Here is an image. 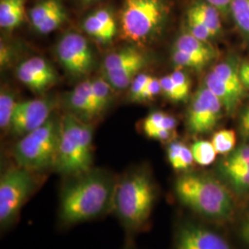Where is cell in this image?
Here are the masks:
<instances>
[{
    "instance_id": "6da1fadb",
    "label": "cell",
    "mask_w": 249,
    "mask_h": 249,
    "mask_svg": "<svg viewBox=\"0 0 249 249\" xmlns=\"http://www.w3.org/2000/svg\"><path fill=\"white\" fill-rule=\"evenodd\" d=\"M117 178L107 171L92 168L65 178L59 189L57 227L66 230L113 213Z\"/></svg>"
},
{
    "instance_id": "7a4b0ae2",
    "label": "cell",
    "mask_w": 249,
    "mask_h": 249,
    "mask_svg": "<svg viewBox=\"0 0 249 249\" xmlns=\"http://www.w3.org/2000/svg\"><path fill=\"white\" fill-rule=\"evenodd\" d=\"M160 197V189L151 170L140 166L117 178L113 213L122 227L125 243L150 230L151 218Z\"/></svg>"
},
{
    "instance_id": "3957f363",
    "label": "cell",
    "mask_w": 249,
    "mask_h": 249,
    "mask_svg": "<svg viewBox=\"0 0 249 249\" xmlns=\"http://www.w3.org/2000/svg\"><path fill=\"white\" fill-rule=\"evenodd\" d=\"M173 193L189 214L213 225L229 223L236 212L231 191L220 178L208 174H182L174 183Z\"/></svg>"
},
{
    "instance_id": "277c9868",
    "label": "cell",
    "mask_w": 249,
    "mask_h": 249,
    "mask_svg": "<svg viewBox=\"0 0 249 249\" xmlns=\"http://www.w3.org/2000/svg\"><path fill=\"white\" fill-rule=\"evenodd\" d=\"M93 163V127L68 114L61 119L60 141L53 170L64 178L84 174Z\"/></svg>"
},
{
    "instance_id": "5b68a950",
    "label": "cell",
    "mask_w": 249,
    "mask_h": 249,
    "mask_svg": "<svg viewBox=\"0 0 249 249\" xmlns=\"http://www.w3.org/2000/svg\"><path fill=\"white\" fill-rule=\"evenodd\" d=\"M169 11L166 0H124L119 15L121 38L135 45L151 43L160 35Z\"/></svg>"
},
{
    "instance_id": "8992f818",
    "label": "cell",
    "mask_w": 249,
    "mask_h": 249,
    "mask_svg": "<svg viewBox=\"0 0 249 249\" xmlns=\"http://www.w3.org/2000/svg\"><path fill=\"white\" fill-rule=\"evenodd\" d=\"M61 121L50 117L45 124L18 140L13 147L15 164L36 173L53 169L57 158Z\"/></svg>"
},
{
    "instance_id": "52a82bcc",
    "label": "cell",
    "mask_w": 249,
    "mask_h": 249,
    "mask_svg": "<svg viewBox=\"0 0 249 249\" xmlns=\"http://www.w3.org/2000/svg\"><path fill=\"white\" fill-rule=\"evenodd\" d=\"M40 174L17 164L5 170L0 178V230L4 233L19 220L23 207L43 183Z\"/></svg>"
},
{
    "instance_id": "ba28073f",
    "label": "cell",
    "mask_w": 249,
    "mask_h": 249,
    "mask_svg": "<svg viewBox=\"0 0 249 249\" xmlns=\"http://www.w3.org/2000/svg\"><path fill=\"white\" fill-rule=\"evenodd\" d=\"M213 226L191 214L179 216L174 225L170 249H234Z\"/></svg>"
},
{
    "instance_id": "9c48e42d",
    "label": "cell",
    "mask_w": 249,
    "mask_h": 249,
    "mask_svg": "<svg viewBox=\"0 0 249 249\" xmlns=\"http://www.w3.org/2000/svg\"><path fill=\"white\" fill-rule=\"evenodd\" d=\"M223 106L206 86L196 91L187 114V130L194 135L211 132L219 122Z\"/></svg>"
},
{
    "instance_id": "30bf717a",
    "label": "cell",
    "mask_w": 249,
    "mask_h": 249,
    "mask_svg": "<svg viewBox=\"0 0 249 249\" xmlns=\"http://www.w3.org/2000/svg\"><path fill=\"white\" fill-rule=\"evenodd\" d=\"M56 53L64 69L73 76L89 74L93 67V53L89 43L82 36L69 33L60 39Z\"/></svg>"
},
{
    "instance_id": "8fae6325",
    "label": "cell",
    "mask_w": 249,
    "mask_h": 249,
    "mask_svg": "<svg viewBox=\"0 0 249 249\" xmlns=\"http://www.w3.org/2000/svg\"><path fill=\"white\" fill-rule=\"evenodd\" d=\"M220 179L236 200L249 196V145H242L226 155L220 165Z\"/></svg>"
},
{
    "instance_id": "7c38bea8",
    "label": "cell",
    "mask_w": 249,
    "mask_h": 249,
    "mask_svg": "<svg viewBox=\"0 0 249 249\" xmlns=\"http://www.w3.org/2000/svg\"><path fill=\"white\" fill-rule=\"evenodd\" d=\"M53 102L48 99H36L18 102L9 130L22 137L45 124L53 111Z\"/></svg>"
},
{
    "instance_id": "4fadbf2b",
    "label": "cell",
    "mask_w": 249,
    "mask_h": 249,
    "mask_svg": "<svg viewBox=\"0 0 249 249\" xmlns=\"http://www.w3.org/2000/svg\"><path fill=\"white\" fill-rule=\"evenodd\" d=\"M17 78L36 93H42L57 80V74L45 59L35 56L21 63L16 70Z\"/></svg>"
},
{
    "instance_id": "5bb4252c",
    "label": "cell",
    "mask_w": 249,
    "mask_h": 249,
    "mask_svg": "<svg viewBox=\"0 0 249 249\" xmlns=\"http://www.w3.org/2000/svg\"><path fill=\"white\" fill-rule=\"evenodd\" d=\"M69 101L72 109L79 114L84 115L87 119L98 116L91 80L80 82L72 90Z\"/></svg>"
},
{
    "instance_id": "9a60e30c",
    "label": "cell",
    "mask_w": 249,
    "mask_h": 249,
    "mask_svg": "<svg viewBox=\"0 0 249 249\" xmlns=\"http://www.w3.org/2000/svg\"><path fill=\"white\" fill-rule=\"evenodd\" d=\"M205 84V86L213 91L214 95L222 102L223 108H225L228 112L234 111L245 95L244 92L232 88L213 71L207 75Z\"/></svg>"
},
{
    "instance_id": "2e32d148",
    "label": "cell",
    "mask_w": 249,
    "mask_h": 249,
    "mask_svg": "<svg viewBox=\"0 0 249 249\" xmlns=\"http://www.w3.org/2000/svg\"><path fill=\"white\" fill-rule=\"evenodd\" d=\"M25 18V0H0V26L13 31Z\"/></svg>"
},
{
    "instance_id": "e0dca14e",
    "label": "cell",
    "mask_w": 249,
    "mask_h": 249,
    "mask_svg": "<svg viewBox=\"0 0 249 249\" xmlns=\"http://www.w3.org/2000/svg\"><path fill=\"white\" fill-rule=\"evenodd\" d=\"M174 47L190 53L191 55L209 63L216 55L213 47L206 41L196 38L190 34H184L179 36Z\"/></svg>"
},
{
    "instance_id": "ac0fdd59",
    "label": "cell",
    "mask_w": 249,
    "mask_h": 249,
    "mask_svg": "<svg viewBox=\"0 0 249 249\" xmlns=\"http://www.w3.org/2000/svg\"><path fill=\"white\" fill-rule=\"evenodd\" d=\"M147 58H144L121 69L105 71L106 80L114 89H125L131 85L134 79L140 74L141 71L147 65Z\"/></svg>"
},
{
    "instance_id": "d6986e66",
    "label": "cell",
    "mask_w": 249,
    "mask_h": 249,
    "mask_svg": "<svg viewBox=\"0 0 249 249\" xmlns=\"http://www.w3.org/2000/svg\"><path fill=\"white\" fill-rule=\"evenodd\" d=\"M166 153L170 165L178 172H188L195 162L191 149L180 142H170Z\"/></svg>"
},
{
    "instance_id": "ffe728a7",
    "label": "cell",
    "mask_w": 249,
    "mask_h": 249,
    "mask_svg": "<svg viewBox=\"0 0 249 249\" xmlns=\"http://www.w3.org/2000/svg\"><path fill=\"white\" fill-rule=\"evenodd\" d=\"M144 58H147V56L139 49L135 47H125L107 55L103 63L104 71L121 69Z\"/></svg>"
},
{
    "instance_id": "44dd1931",
    "label": "cell",
    "mask_w": 249,
    "mask_h": 249,
    "mask_svg": "<svg viewBox=\"0 0 249 249\" xmlns=\"http://www.w3.org/2000/svg\"><path fill=\"white\" fill-rule=\"evenodd\" d=\"M188 12L192 13L198 18L205 26L208 27L214 36H217L222 30V21L220 17V11L213 5L205 2H196Z\"/></svg>"
},
{
    "instance_id": "7402d4cb",
    "label": "cell",
    "mask_w": 249,
    "mask_h": 249,
    "mask_svg": "<svg viewBox=\"0 0 249 249\" xmlns=\"http://www.w3.org/2000/svg\"><path fill=\"white\" fill-rule=\"evenodd\" d=\"M239 68L240 65H237L234 61H223L216 65L212 71L232 88L245 93L247 89L242 84Z\"/></svg>"
},
{
    "instance_id": "603a6c76",
    "label": "cell",
    "mask_w": 249,
    "mask_h": 249,
    "mask_svg": "<svg viewBox=\"0 0 249 249\" xmlns=\"http://www.w3.org/2000/svg\"><path fill=\"white\" fill-rule=\"evenodd\" d=\"M16 98L14 93L7 89L6 87H2L0 92V127L1 129H9L11 124V120L15 112V108L17 106Z\"/></svg>"
},
{
    "instance_id": "cb8c5ba5",
    "label": "cell",
    "mask_w": 249,
    "mask_h": 249,
    "mask_svg": "<svg viewBox=\"0 0 249 249\" xmlns=\"http://www.w3.org/2000/svg\"><path fill=\"white\" fill-rule=\"evenodd\" d=\"M194 161L200 166L211 165L216 159L217 152L214 149L212 142L208 141H196L190 147Z\"/></svg>"
},
{
    "instance_id": "d4e9b609",
    "label": "cell",
    "mask_w": 249,
    "mask_h": 249,
    "mask_svg": "<svg viewBox=\"0 0 249 249\" xmlns=\"http://www.w3.org/2000/svg\"><path fill=\"white\" fill-rule=\"evenodd\" d=\"M230 12L241 32L249 39V0H232Z\"/></svg>"
},
{
    "instance_id": "484cf974",
    "label": "cell",
    "mask_w": 249,
    "mask_h": 249,
    "mask_svg": "<svg viewBox=\"0 0 249 249\" xmlns=\"http://www.w3.org/2000/svg\"><path fill=\"white\" fill-rule=\"evenodd\" d=\"M212 143L217 154L227 155L235 149L236 135L231 129H223L214 134Z\"/></svg>"
},
{
    "instance_id": "4316f807",
    "label": "cell",
    "mask_w": 249,
    "mask_h": 249,
    "mask_svg": "<svg viewBox=\"0 0 249 249\" xmlns=\"http://www.w3.org/2000/svg\"><path fill=\"white\" fill-rule=\"evenodd\" d=\"M61 5L59 0H44L38 3L30 10V19L33 26L36 29Z\"/></svg>"
},
{
    "instance_id": "83f0119b",
    "label": "cell",
    "mask_w": 249,
    "mask_h": 249,
    "mask_svg": "<svg viewBox=\"0 0 249 249\" xmlns=\"http://www.w3.org/2000/svg\"><path fill=\"white\" fill-rule=\"evenodd\" d=\"M83 29L89 36L96 39L100 43L107 44L113 39L111 36H109L106 28L94 13L89 15V17H87V18L84 20Z\"/></svg>"
},
{
    "instance_id": "f1b7e54d",
    "label": "cell",
    "mask_w": 249,
    "mask_h": 249,
    "mask_svg": "<svg viewBox=\"0 0 249 249\" xmlns=\"http://www.w3.org/2000/svg\"><path fill=\"white\" fill-rule=\"evenodd\" d=\"M91 81L96 102L97 115H100L106 109L111 99V88L113 87L107 80L102 78Z\"/></svg>"
},
{
    "instance_id": "f546056e",
    "label": "cell",
    "mask_w": 249,
    "mask_h": 249,
    "mask_svg": "<svg viewBox=\"0 0 249 249\" xmlns=\"http://www.w3.org/2000/svg\"><path fill=\"white\" fill-rule=\"evenodd\" d=\"M172 58H173L174 63L179 68H188V69L200 70L208 64L203 60L191 55L190 53H187L185 51H182V50L178 49L176 47H174V49H173Z\"/></svg>"
},
{
    "instance_id": "4dcf8cb0",
    "label": "cell",
    "mask_w": 249,
    "mask_h": 249,
    "mask_svg": "<svg viewBox=\"0 0 249 249\" xmlns=\"http://www.w3.org/2000/svg\"><path fill=\"white\" fill-rule=\"evenodd\" d=\"M66 19H67V12L61 5L59 8L55 9L48 18L45 19L39 26L37 27L36 30L40 34H44V35L52 33L53 31L61 26V24Z\"/></svg>"
},
{
    "instance_id": "1f68e13d",
    "label": "cell",
    "mask_w": 249,
    "mask_h": 249,
    "mask_svg": "<svg viewBox=\"0 0 249 249\" xmlns=\"http://www.w3.org/2000/svg\"><path fill=\"white\" fill-rule=\"evenodd\" d=\"M187 21L189 34L195 36L197 39L207 42L208 39L213 37L214 35L211 32V30L208 27L205 26L204 23H202L198 18L188 11Z\"/></svg>"
},
{
    "instance_id": "d6a6232c",
    "label": "cell",
    "mask_w": 249,
    "mask_h": 249,
    "mask_svg": "<svg viewBox=\"0 0 249 249\" xmlns=\"http://www.w3.org/2000/svg\"><path fill=\"white\" fill-rule=\"evenodd\" d=\"M166 116L162 112H153L147 116L143 122V132L149 138L151 134L159 131L166 130L163 125V119Z\"/></svg>"
},
{
    "instance_id": "836d02e7",
    "label": "cell",
    "mask_w": 249,
    "mask_h": 249,
    "mask_svg": "<svg viewBox=\"0 0 249 249\" xmlns=\"http://www.w3.org/2000/svg\"><path fill=\"white\" fill-rule=\"evenodd\" d=\"M151 76L144 73H140L134 79L130 85V99L135 102L141 101L143 91L146 89L148 83L151 80Z\"/></svg>"
},
{
    "instance_id": "e575fe53",
    "label": "cell",
    "mask_w": 249,
    "mask_h": 249,
    "mask_svg": "<svg viewBox=\"0 0 249 249\" xmlns=\"http://www.w3.org/2000/svg\"><path fill=\"white\" fill-rule=\"evenodd\" d=\"M170 77L174 81V83L176 84V86L178 87V90L180 91L182 97L185 101L187 98V96L190 92V89H191L190 79L188 78V76L185 72L181 71H176L171 73Z\"/></svg>"
},
{
    "instance_id": "d590c367",
    "label": "cell",
    "mask_w": 249,
    "mask_h": 249,
    "mask_svg": "<svg viewBox=\"0 0 249 249\" xmlns=\"http://www.w3.org/2000/svg\"><path fill=\"white\" fill-rule=\"evenodd\" d=\"M161 92L164 94L165 97L174 101V102H181L184 101L180 91L178 90V87L171 79L170 75L164 76L160 80Z\"/></svg>"
},
{
    "instance_id": "8d00e7d4",
    "label": "cell",
    "mask_w": 249,
    "mask_h": 249,
    "mask_svg": "<svg viewBox=\"0 0 249 249\" xmlns=\"http://www.w3.org/2000/svg\"><path fill=\"white\" fill-rule=\"evenodd\" d=\"M94 14L101 20L109 36L114 38V36L116 35V23L112 13L107 9H102L96 10Z\"/></svg>"
},
{
    "instance_id": "74e56055",
    "label": "cell",
    "mask_w": 249,
    "mask_h": 249,
    "mask_svg": "<svg viewBox=\"0 0 249 249\" xmlns=\"http://www.w3.org/2000/svg\"><path fill=\"white\" fill-rule=\"evenodd\" d=\"M237 234L243 246L246 249H249V207L245 213L242 215L237 227Z\"/></svg>"
},
{
    "instance_id": "f35d334b",
    "label": "cell",
    "mask_w": 249,
    "mask_h": 249,
    "mask_svg": "<svg viewBox=\"0 0 249 249\" xmlns=\"http://www.w3.org/2000/svg\"><path fill=\"white\" fill-rule=\"evenodd\" d=\"M160 92H161V88H160V80L154 77H151L150 82L148 83L146 89L143 91L141 101L151 100L154 98L155 96H157Z\"/></svg>"
},
{
    "instance_id": "ab89813d",
    "label": "cell",
    "mask_w": 249,
    "mask_h": 249,
    "mask_svg": "<svg viewBox=\"0 0 249 249\" xmlns=\"http://www.w3.org/2000/svg\"><path fill=\"white\" fill-rule=\"evenodd\" d=\"M207 3L213 5L216 9H218L221 13L226 14L230 11V6H231L232 0H205Z\"/></svg>"
},
{
    "instance_id": "60d3db41",
    "label": "cell",
    "mask_w": 249,
    "mask_h": 249,
    "mask_svg": "<svg viewBox=\"0 0 249 249\" xmlns=\"http://www.w3.org/2000/svg\"><path fill=\"white\" fill-rule=\"evenodd\" d=\"M241 81L246 89H249V61H244L239 68Z\"/></svg>"
},
{
    "instance_id": "b9f144b4",
    "label": "cell",
    "mask_w": 249,
    "mask_h": 249,
    "mask_svg": "<svg viewBox=\"0 0 249 249\" xmlns=\"http://www.w3.org/2000/svg\"><path fill=\"white\" fill-rule=\"evenodd\" d=\"M10 60V51L9 47L6 45L3 41L1 42L0 45V63L1 66H6Z\"/></svg>"
},
{
    "instance_id": "7bdbcfd3",
    "label": "cell",
    "mask_w": 249,
    "mask_h": 249,
    "mask_svg": "<svg viewBox=\"0 0 249 249\" xmlns=\"http://www.w3.org/2000/svg\"><path fill=\"white\" fill-rule=\"evenodd\" d=\"M242 129L244 133L249 137V110L245 113V115L242 117Z\"/></svg>"
},
{
    "instance_id": "ee69618b",
    "label": "cell",
    "mask_w": 249,
    "mask_h": 249,
    "mask_svg": "<svg viewBox=\"0 0 249 249\" xmlns=\"http://www.w3.org/2000/svg\"><path fill=\"white\" fill-rule=\"evenodd\" d=\"M123 249H139L136 246L135 243H124V247Z\"/></svg>"
},
{
    "instance_id": "f6af8a7d",
    "label": "cell",
    "mask_w": 249,
    "mask_h": 249,
    "mask_svg": "<svg viewBox=\"0 0 249 249\" xmlns=\"http://www.w3.org/2000/svg\"><path fill=\"white\" fill-rule=\"evenodd\" d=\"M84 4H89L90 2H93V1H97V0H81Z\"/></svg>"
}]
</instances>
